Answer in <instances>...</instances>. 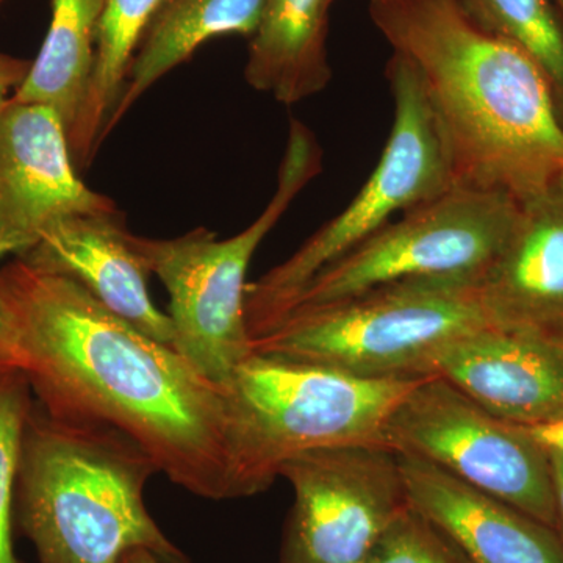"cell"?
<instances>
[{"label":"cell","instance_id":"obj_19","mask_svg":"<svg viewBox=\"0 0 563 563\" xmlns=\"http://www.w3.org/2000/svg\"><path fill=\"white\" fill-rule=\"evenodd\" d=\"M162 0H103L96 62L80 120L69 135L77 168L90 165L121 101L129 69Z\"/></svg>","mask_w":563,"mask_h":563},{"label":"cell","instance_id":"obj_4","mask_svg":"<svg viewBox=\"0 0 563 563\" xmlns=\"http://www.w3.org/2000/svg\"><path fill=\"white\" fill-rule=\"evenodd\" d=\"M421 379H365L252 352L221 387L231 499L268 490L307 451L384 444L393 410Z\"/></svg>","mask_w":563,"mask_h":563},{"label":"cell","instance_id":"obj_11","mask_svg":"<svg viewBox=\"0 0 563 563\" xmlns=\"http://www.w3.org/2000/svg\"><path fill=\"white\" fill-rule=\"evenodd\" d=\"M117 210L80 179L60 117L11 99L0 114V266L31 251L58 222Z\"/></svg>","mask_w":563,"mask_h":563},{"label":"cell","instance_id":"obj_23","mask_svg":"<svg viewBox=\"0 0 563 563\" xmlns=\"http://www.w3.org/2000/svg\"><path fill=\"white\" fill-rule=\"evenodd\" d=\"M32 68V62L0 52V114Z\"/></svg>","mask_w":563,"mask_h":563},{"label":"cell","instance_id":"obj_16","mask_svg":"<svg viewBox=\"0 0 563 563\" xmlns=\"http://www.w3.org/2000/svg\"><path fill=\"white\" fill-rule=\"evenodd\" d=\"M331 0H268L251 36L244 79L292 106L320 95L332 79L328 55Z\"/></svg>","mask_w":563,"mask_h":563},{"label":"cell","instance_id":"obj_7","mask_svg":"<svg viewBox=\"0 0 563 563\" xmlns=\"http://www.w3.org/2000/svg\"><path fill=\"white\" fill-rule=\"evenodd\" d=\"M385 74L395 118L376 168L342 213L287 261L247 285L244 313L251 340L276 328L318 273L388 224L393 214L454 187L453 163L417 73L393 54Z\"/></svg>","mask_w":563,"mask_h":563},{"label":"cell","instance_id":"obj_15","mask_svg":"<svg viewBox=\"0 0 563 563\" xmlns=\"http://www.w3.org/2000/svg\"><path fill=\"white\" fill-rule=\"evenodd\" d=\"M398 459L410 506L446 532L473 563H563V540L551 526L424 459Z\"/></svg>","mask_w":563,"mask_h":563},{"label":"cell","instance_id":"obj_17","mask_svg":"<svg viewBox=\"0 0 563 563\" xmlns=\"http://www.w3.org/2000/svg\"><path fill=\"white\" fill-rule=\"evenodd\" d=\"M266 3L268 0H162L135 52L107 135L144 92L203 43L224 35L251 38Z\"/></svg>","mask_w":563,"mask_h":563},{"label":"cell","instance_id":"obj_14","mask_svg":"<svg viewBox=\"0 0 563 563\" xmlns=\"http://www.w3.org/2000/svg\"><path fill=\"white\" fill-rule=\"evenodd\" d=\"M20 261L79 284L103 307L173 347L172 318L152 302L146 265L133 250L120 210L58 222Z\"/></svg>","mask_w":563,"mask_h":563},{"label":"cell","instance_id":"obj_24","mask_svg":"<svg viewBox=\"0 0 563 563\" xmlns=\"http://www.w3.org/2000/svg\"><path fill=\"white\" fill-rule=\"evenodd\" d=\"M525 428L547 453L563 455V418Z\"/></svg>","mask_w":563,"mask_h":563},{"label":"cell","instance_id":"obj_2","mask_svg":"<svg viewBox=\"0 0 563 563\" xmlns=\"http://www.w3.org/2000/svg\"><path fill=\"white\" fill-rule=\"evenodd\" d=\"M374 27L420 80L455 185L523 203L563 180V114L550 80L462 0H369Z\"/></svg>","mask_w":563,"mask_h":563},{"label":"cell","instance_id":"obj_26","mask_svg":"<svg viewBox=\"0 0 563 563\" xmlns=\"http://www.w3.org/2000/svg\"><path fill=\"white\" fill-rule=\"evenodd\" d=\"M550 457L553 465L555 531L563 540V455L550 454Z\"/></svg>","mask_w":563,"mask_h":563},{"label":"cell","instance_id":"obj_8","mask_svg":"<svg viewBox=\"0 0 563 563\" xmlns=\"http://www.w3.org/2000/svg\"><path fill=\"white\" fill-rule=\"evenodd\" d=\"M501 191L454 185L325 266L290 310L313 309L406 279H461L479 284L501 254L520 214Z\"/></svg>","mask_w":563,"mask_h":563},{"label":"cell","instance_id":"obj_30","mask_svg":"<svg viewBox=\"0 0 563 563\" xmlns=\"http://www.w3.org/2000/svg\"><path fill=\"white\" fill-rule=\"evenodd\" d=\"M331 2H333V0H331Z\"/></svg>","mask_w":563,"mask_h":563},{"label":"cell","instance_id":"obj_20","mask_svg":"<svg viewBox=\"0 0 563 563\" xmlns=\"http://www.w3.org/2000/svg\"><path fill=\"white\" fill-rule=\"evenodd\" d=\"M485 29L528 55L563 114V21L553 0H462Z\"/></svg>","mask_w":563,"mask_h":563},{"label":"cell","instance_id":"obj_27","mask_svg":"<svg viewBox=\"0 0 563 563\" xmlns=\"http://www.w3.org/2000/svg\"><path fill=\"white\" fill-rule=\"evenodd\" d=\"M120 563H166L162 561L158 555L151 553L147 550H136L132 551L128 555H124V559Z\"/></svg>","mask_w":563,"mask_h":563},{"label":"cell","instance_id":"obj_29","mask_svg":"<svg viewBox=\"0 0 563 563\" xmlns=\"http://www.w3.org/2000/svg\"><path fill=\"white\" fill-rule=\"evenodd\" d=\"M180 563H190V562H188V561H184V562H180Z\"/></svg>","mask_w":563,"mask_h":563},{"label":"cell","instance_id":"obj_12","mask_svg":"<svg viewBox=\"0 0 563 563\" xmlns=\"http://www.w3.org/2000/svg\"><path fill=\"white\" fill-rule=\"evenodd\" d=\"M431 376L461 388L488 412L518 426L563 418V342L484 328L431 363Z\"/></svg>","mask_w":563,"mask_h":563},{"label":"cell","instance_id":"obj_1","mask_svg":"<svg viewBox=\"0 0 563 563\" xmlns=\"http://www.w3.org/2000/svg\"><path fill=\"white\" fill-rule=\"evenodd\" d=\"M0 291L14 329L13 369L46 412L118 429L173 484L231 499L221 387L74 280L13 258L0 266Z\"/></svg>","mask_w":563,"mask_h":563},{"label":"cell","instance_id":"obj_25","mask_svg":"<svg viewBox=\"0 0 563 563\" xmlns=\"http://www.w3.org/2000/svg\"><path fill=\"white\" fill-rule=\"evenodd\" d=\"M14 329L0 291V372H14Z\"/></svg>","mask_w":563,"mask_h":563},{"label":"cell","instance_id":"obj_5","mask_svg":"<svg viewBox=\"0 0 563 563\" xmlns=\"http://www.w3.org/2000/svg\"><path fill=\"white\" fill-rule=\"evenodd\" d=\"M484 328L477 282L406 279L296 310L251 350L365 379L424 377L448 344Z\"/></svg>","mask_w":563,"mask_h":563},{"label":"cell","instance_id":"obj_28","mask_svg":"<svg viewBox=\"0 0 563 563\" xmlns=\"http://www.w3.org/2000/svg\"><path fill=\"white\" fill-rule=\"evenodd\" d=\"M555 10L559 11V14H561L562 21H563V0H553Z\"/></svg>","mask_w":563,"mask_h":563},{"label":"cell","instance_id":"obj_31","mask_svg":"<svg viewBox=\"0 0 563 563\" xmlns=\"http://www.w3.org/2000/svg\"><path fill=\"white\" fill-rule=\"evenodd\" d=\"M0 2H2V0H0Z\"/></svg>","mask_w":563,"mask_h":563},{"label":"cell","instance_id":"obj_10","mask_svg":"<svg viewBox=\"0 0 563 563\" xmlns=\"http://www.w3.org/2000/svg\"><path fill=\"white\" fill-rule=\"evenodd\" d=\"M280 477L295 492L280 563H366L409 506L398 454L384 444L307 451Z\"/></svg>","mask_w":563,"mask_h":563},{"label":"cell","instance_id":"obj_9","mask_svg":"<svg viewBox=\"0 0 563 563\" xmlns=\"http://www.w3.org/2000/svg\"><path fill=\"white\" fill-rule=\"evenodd\" d=\"M384 444L412 454L555 529L553 465L547 451L440 376L422 377L393 410Z\"/></svg>","mask_w":563,"mask_h":563},{"label":"cell","instance_id":"obj_21","mask_svg":"<svg viewBox=\"0 0 563 563\" xmlns=\"http://www.w3.org/2000/svg\"><path fill=\"white\" fill-rule=\"evenodd\" d=\"M33 404L20 372H0V563H20L14 554V499L22 433Z\"/></svg>","mask_w":563,"mask_h":563},{"label":"cell","instance_id":"obj_13","mask_svg":"<svg viewBox=\"0 0 563 563\" xmlns=\"http://www.w3.org/2000/svg\"><path fill=\"white\" fill-rule=\"evenodd\" d=\"M477 288L490 328L563 342V180L521 203Z\"/></svg>","mask_w":563,"mask_h":563},{"label":"cell","instance_id":"obj_6","mask_svg":"<svg viewBox=\"0 0 563 563\" xmlns=\"http://www.w3.org/2000/svg\"><path fill=\"white\" fill-rule=\"evenodd\" d=\"M321 169L320 144L310 129L292 120L277 190L243 232L225 240L206 228L169 240L131 233L133 250L168 291L174 350L218 387H224L252 354L244 313L252 257Z\"/></svg>","mask_w":563,"mask_h":563},{"label":"cell","instance_id":"obj_22","mask_svg":"<svg viewBox=\"0 0 563 563\" xmlns=\"http://www.w3.org/2000/svg\"><path fill=\"white\" fill-rule=\"evenodd\" d=\"M366 563H473L439 526L407 506L388 526Z\"/></svg>","mask_w":563,"mask_h":563},{"label":"cell","instance_id":"obj_3","mask_svg":"<svg viewBox=\"0 0 563 563\" xmlns=\"http://www.w3.org/2000/svg\"><path fill=\"white\" fill-rule=\"evenodd\" d=\"M154 461L118 429L55 417L33 401L22 433L14 518L40 563H120L147 550L187 561L144 504Z\"/></svg>","mask_w":563,"mask_h":563},{"label":"cell","instance_id":"obj_18","mask_svg":"<svg viewBox=\"0 0 563 563\" xmlns=\"http://www.w3.org/2000/svg\"><path fill=\"white\" fill-rule=\"evenodd\" d=\"M102 7L103 0H54L38 57L11 98L51 107L60 117L68 140L90 90Z\"/></svg>","mask_w":563,"mask_h":563}]
</instances>
